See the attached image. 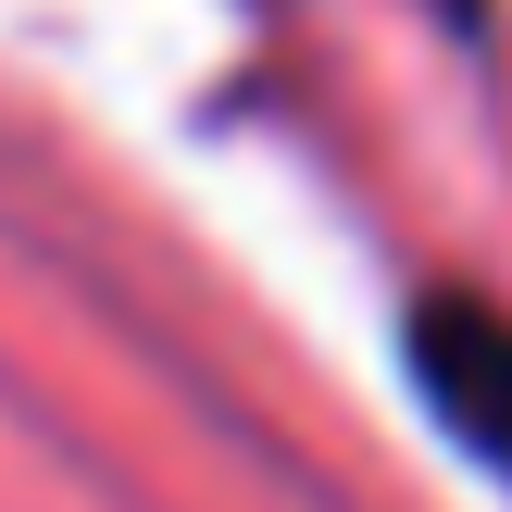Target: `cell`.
I'll return each mask as SVG.
<instances>
[{"mask_svg": "<svg viewBox=\"0 0 512 512\" xmlns=\"http://www.w3.org/2000/svg\"><path fill=\"white\" fill-rule=\"evenodd\" d=\"M450 13V38H488V0H438Z\"/></svg>", "mask_w": 512, "mask_h": 512, "instance_id": "2", "label": "cell"}, {"mask_svg": "<svg viewBox=\"0 0 512 512\" xmlns=\"http://www.w3.org/2000/svg\"><path fill=\"white\" fill-rule=\"evenodd\" d=\"M400 350H413V400L438 413V438L512 488V313L475 288H425Z\"/></svg>", "mask_w": 512, "mask_h": 512, "instance_id": "1", "label": "cell"}]
</instances>
